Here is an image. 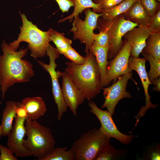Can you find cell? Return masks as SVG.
Wrapping results in <instances>:
<instances>
[{
	"mask_svg": "<svg viewBox=\"0 0 160 160\" xmlns=\"http://www.w3.org/2000/svg\"><path fill=\"white\" fill-rule=\"evenodd\" d=\"M1 47L3 54L0 55V89L3 100L10 87L16 83L29 81L34 72L32 63L23 59L27 54V48L16 51L4 40Z\"/></svg>",
	"mask_w": 160,
	"mask_h": 160,
	"instance_id": "1",
	"label": "cell"
},
{
	"mask_svg": "<svg viewBox=\"0 0 160 160\" xmlns=\"http://www.w3.org/2000/svg\"><path fill=\"white\" fill-rule=\"evenodd\" d=\"M84 63L81 64L67 62L65 71L90 101L100 92V74L95 57L91 51L86 53Z\"/></svg>",
	"mask_w": 160,
	"mask_h": 160,
	"instance_id": "2",
	"label": "cell"
},
{
	"mask_svg": "<svg viewBox=\"0 0 160 160\" xmlns=\"http://www.w3.org/2000/svg\"><path fill=\"white\" fill-rule=\"evenodd\" d=\"M25 126L27 138L24 140L23 145L32 156L41 160L55 147L56 141L52 131L36 120L27 118Z\"/></svg>",
	"mask_w": 160,
	"mask_h": 160,
	"instance_id": "3",
	"label": "cell"
},
{
	"mask_svg": "<svg viewBox=\"0 0 160 160\" xmlns=\"http://www.w3.org/2000/svg\"><path fill=\"white\" fill-rule=\"evenodd\" d=\"M20 13L22 22L20 33L17 39L9 43V46L16 51L20 43L25 42L28 44L27 48L30 50L33 58L36 59L44 56L50 41L49 30L46 31L41 30L29 21L25 14Z\"/></svg>",
	"mask_w": 160,
	"mask_h": 160,
	"instance_id": "4",
	"label": "cell"
},
{
	"mask_svg": "<svg viewBox=\"0 0 160 160\" xmlns=\"http://www.w3.org/2000/svg\"><path fill=\"white\" fill-rule=\"evenodd\" d=\"M110 138L100 129H91L81 135L73 143L75 160H95L101 151L110 143Z\"/></svg>",
	"mask_w": 160,
	"mask_h": 160,
	"instance_id": "5",
	"label": "cell"
},
{
	"mask_svg": "<svg viewBox=\"0 0 160 160\" xmlns=\"http://www.w3.org/2000/svg\"><path fill=\"white\" fill-rule=\"evenodd\" d=\"M138 26L136 23L126 19L124 14L111 20L98 19L97 27L99 31L105 32L109 37L108 59H113L120 51L123 46L122 39L125 34Z\"/></svg>",
	"mask_w": 160,
	"mask_h": 160,
	"instance_id": "6",
	"label": "cell"
},
{
	"mask_svg": "<svg viewBox=\"0 0 160 160\" xmlns=\"http://www.w3.org/2000/svg\"><path fill=\"white\" fill-rule=\"evenodd\" d=\"M46 54L49 57V64L37 60L39 64L49 74L51 79L52 92L55 103L57 108V118L60 121L64 114L67 111V106L62 95L61 89L59 82V79L62 77L63 72L59 70L56 71L57 65L56 60L59 57L60 53L57 50L49 44Z\"/></svg>",
	"mask_w": 160,
	"mask_h": 160,
	"instance_id": "7",
	"label": "cell"
},
{
	"mask_svg": "<svg viewBox=\"0 0 160 160\" xmlns=\"http://www.w3.org/2000/svg\"><path fill=\"white\" fill-rule=\"evenodd\" d=\"M84 11V19L82 20L79 16L74 19L70 31L73 33L74 40H78L81 43L85 44V52L87 53L91 50L93 41L92 36L94 30L97 27L98 19L103 14L95 12L90 8Z\"/></svg>",
	"mask_w": 160,
	"mask_h": 160,
	"instance_id": "8",
	"label": "cell"
},
{
	"mask_svg": "<svg viewBox=\"0 0 160 160\" xmlns=\"http://www.w3.org/2000/svg\"><path fill=\"white\" fill-rule=\"evenodd\" d=\"M132 73L124 74L119 77L118 80L111 86L103 87L105 101L101 107L106 108L112 115L114 113L115 107L119 102L124 98H131V94L126 91L128 81L132 79Z\"/></svg>",
	"mask_w": 160,
	"mask_h": 160,
	"instance_id": "9",
	"label": "cell"
},
{
	"mask_svg": "<svg viewBox=\"0 0 160 160\" xmlns=\"http://www.w3.org/2000/svg\"><path fill=\"white\" fill-rule=\"evenodd\" d=\"M88 105L90 112L99 120L101 124L99 129L103 134L110 138H115L124 144H128L132 141L135 136L125 135L120 132L113 119L112 116L107 110L100 108L95 102L91 100L89 101Z\"/></svg>",
	"mask_w": 160,
	"mask_h": 160,
	"instance_id": "10",
	"label": "cell"
},
{
	"mask_svg": "<svg viewBox=\"0 0 160 160\" xmlns=\"http://www.w3.org/2000/svg\"><path fill=\"white\" fill-rule=\"evenodd\" d=\"M132 46L130 42L125 40L117 54L108 63L106 74L108 84L115 82L120 76L131 73L129 67V59L131 55Z\"/></svg>",
	"mask_w": 160,
	"mask_h": 160,
	"instance_id": "11",
	"label": "cell"
},
{
	"mask_svg": "<svg viewBox=\"0 0 160 160\" xmlns=\"http://www.w3.org/2000/svg\"><path fill=\"white\" fill-rule=\"evenodd\" d=\"M26 118H20L16 115L14 125L8 135L7 146L17 157H25L32 156L23 145L26 135L25 122Z\"/></svg>",
	"mask_w": 160,
	"mask_h": 160,
	"instance_id": "12",
	"label": "cell"
},
{
	"mask_svg": "<svg viewBox=\"0 0 160 160\" xmlns=\"http://www.w3.org/2000/svg\"><path fill=\"white\" fill-rule=\"evenodd\" d=\"M61 91L65 103L75 116L77 109L86 99L83 93L65 71L63 72Z\"/></svg>",
	"mask_w": 160,
	"mask_h": 160,
	"instance_id": "13",
	"label": "cell"
},
{
	"mask_svg": "<svg viewBox=\"0 0 160 160\" xmlns=\"http://www.w3.org/2000/svg\"><path fill=\"white\" fill-rule=\"evenodd\" d=\"M146 59L145 58L135 57L130 56L129 60V67L132 71L134 70L138 74L143 87L145 96V105L142 107L135 117L137 124L140 119L145 115L146 112L149 108H156L158 104L154 105L150 101L151 97L148 93V87L152 83L150 81L145 69V64Z\"/></svg>",
	"mask_w": 160,
	"mask_h": 160,
	"instance_id": "14",
	"label": "cell"
},
{
	"mask_svg": "<svg viewBox=\"0 0 160 160\" xmlns=\"http://www.w3.org/2000/svg\"><path fill=\"white\" fill-rule=\"evenodd\" d=\"M153 32L147 26H138L128 31L124 36L125 40L131 44V56L138 57L146 46V41Z\"/></svg>",
	"mask_w": 160,
	"mask_h": 160,
	"instance_id": "15",
	"label": "cell"
},
{
	"mask_svg": "<svg viewBox=\"0 0 160 160\" xmlns=\"http://www.w3.org/2000/svg\"><path fill=\"white\" fill-rule=\"evenodd\" d=\"M109 47H103L93 41L91 51L95 56L100 74L101 86L102 88L108 85L106 69L108 64V61Z\"/></svg>",
	"mask_w": 160,
	"mask_h": 160,
	"instance_id": "16",
	"label": "cell"
},
{
	"mask_svg": "<svg viewBox=\"0 0 160 160\" xmlns=\"http://www.w3.org/2000/svg\"><path fill=\"white\" fill-rule=\"evenodd\" d=\"M27 112V119L36 120L44 116L47 111L46 103L39 97H26L21 102Z\"/></svg>",
	"mask_w": 160,
	"mask_h": 160,
	"instance_id": "17",
	"label": "cell"
},
{
	"mask_svg": "<svg viewBox=\"0 0 160 160\" xmlns=\"http://www.w3.org/2000/svg\"><path fill=\"white\" fill-rule=\"evenodd\" d=\"M124 14L126 19L136 23L138 26H147L151 18L139 0Z\"/></svg>",
	"mask_w": 160,
	"mask_h": 160,
	"instance_id": "18",
	"label": "cell"
},
{
	"mask_svg": "<svg viewBox=\"0 0 160 160\" xmlns=\"http://www.w3.org/2000/svg\"><path fill=\"white\" fill-rule=\"evenodd\" d=\"M18 102L7 101L2 113L1 124L2 129L3 136H7L12 127L13 120L16 115V110Z\"/></svg>",
	"mask_w": 160,
	"mask_h": 160,
	"instance_id": "19",
	"label": "cell"
},
{
	"mask_svg": "<svg viewBox=\"0 0 160 160\" xmlns=\"http://www.w3.org/2000/svg\"><path fill=\"white\" fill-rule=\"evenodd\" d=\"M74 9L70 15L60 20L59 22L62 23L67 20L71 22L73 19L76 18L85 9L92 8L93 11L100 13V9L99 4L95 3L93 0H74Z\"/></svg>",
	"mask_w": 160,
	"mask_h": 160,
	"instance_id": "20",
	"label": "cell"
},
{
	"mask_svg": "<svg viewBox=\"0 0 160 160\" xmlns=\"http://www.w3.org/2000/svg\"><path fill=\"white\" fill-rule=\"evenodd\" d=\"M138 0H124L116 6L110 8L102 10L101 17L106 20H111L127 12L133 3Z\"/></svg>",
	"mask_w": 160,
	"mask_h": 160,
	"instance_id": "21",
	"label": "cell"
},
{
	"mask_svg": "<svg viewBox=\"0 0 160 160\" xmlns=\"http://www.w3.org/2000/svg\"><path fill=\"white\" fill-rule=\"evenodd\" d=\"M50 41L54 44L60 54H63L69 47L71 46L72 41L65 36V34L52 29H49Z\"/></svg>",
	"mask_w": 160,
	"mask_h": 160,
	"instance_id": "22",
	"label": "cell"
},
{
	"mask_svg": "<svg viewBox=\"0 0 160 160\" xmlns=\"http://www.w3.org/2000/svg\"><path fill=\"white\" fill-rule=\"evenodd\" d=\"M142 53L150 54L155 59L160 60V32L153 33L149 36Z\"/></svg>",
	"mask_w": 160,
	"mask_h": 160,
	"instance_id": "23",
	"label": "cell"
},
{
	"mask_svg": "<svg viewBox=\"0 0 160 160\" xmlns=\"http://www.w3.org/2000/svg\"><path fill=\"white\" fill-rule=\"evenodd\" d=\"M41 160H75L74 153L71 148L66 147H55Z\"/></svg>",
	"mask_w": 160,
	"mask_h": 160,
	"instance_id": "24",
	"label": "cell"
},
{
	"mask_svg": "<svg viewBox=\"0 0 160 160\" xmlns=\"http://www.w3.org/2000/svg\"><path fill=\"white\" fill-rule=\"evenodd\" d=\"M142 55L149 63L150 68L148 75L150 81L151 82L160 76V60L155 59L149 54L142 53Z\"/></svg>",
	"mask_w": 160,
	"mask_h": 160,
	"instance_id": "25",
	"label": "cell"
},
{
	"mask_svg": "<svg viewBox=\"0 0 160 160\" xmlns=\"http://www.w3.org/2000/svg\"><path fill=\"white\" fill-rule=\"evenodd\" d=\"M120 152L110 144L104 147L99 152L95 160H110L116 159Z\"/></svg>",
	"mask_w": 160,
	"mask_h": 160,
	"instance_id": "26",
	"label": "cell"
},
{
	"mask_svg": "<svg viewBox=\"0 0 160 160\" xmlns=\"http://www.w3.org/2000/svg\"><path fill=\"white\" fill-rule=\"evenodd\" d=\"M63 55L75 64H82L85 60V57L80 55L71 46L69 47Z\"/></svg>",
	"mask_w": 160,
	"mask_h": 160,
	"instance_id": "27",
	"label": "cell"
},
{
	"mask_svg": "<svg viewBox=\"0 0 160 160\" xmlns=\"http://www.w3.org/2000/svg\"><path fill=\"white\" fill-rule=\"evenodd\" d=\"M139 0L150 17L160 9L159 4L156 0Z\"/></svg>",
	"mask_w": 160,
	"mask_h": 160,
	"instance_id": "28",
	"label": "cell"
},
{
	"mask_svg": "<svg viewBox=\"0 0 160 160\" xmlns=\"http://www.w3.org/2000/svg\"><path fill=\"white\" fill-rule=\"evenodd\" d=\"M97 34L94 33L92 35V39L98 45L103 47H109V39L107 33L103 31H99Z\"/></svg>",
	"mask_w": 160,
	"mask_h": 160,
	"instance_id": "29",
	"label": "cell"
},
{
	"mask_svg": "<svg viewBox=\"0 0 160 160\" xmlns=\"http://www.w3.org/2000/svg\"><path fill=\"white\" fill-rule=\"evenodd\" d=\"M153 33L160 32V10L158 11L151 17L149 23L147 26Z\"/></svg>",
	"mask_w": 160,
	"mask_h": 160,
	"instance_id": "30",
	"label": "cell"
},
{
	"mask_svg": "<svg viewBox=\"0 0 160 160\" xmlns=\"http://www.w3.org/2000/svg\"><path fill=\"white\" fill-rule=\"evenodd\" d=\"M0 160H17V158L8 148L0 143Z\"/></svg>",
	"mask_w": 160,
	"mask_h": 160,
	"instance_id": "31",
	"label": "cell"
},
{
	"mask_svg": "<svg viewBox=\"0 0 160 160\" xmlns=\"http://www.w3.org/2000/svg\"><path fill=\"white\" fill-rule=\"evenodd\" d=\"M124 0H98L96 4H99L101 10L112 7L119 4Z\"/></svg>",
	"mask_w": 160,
	"mask_h": 160,
	"instance_id": "32",
	"label": "cell"
},
{
	"mask_svg": "<svg viewBox=\"0 0 160 160\" xmlns=\"http://www.w3.org/2000/svg\"><path fill=\"white\" fill-rule=\"evenodd\" d=\"M60 9L63 13L68 12L69 9L74 5V0H55Z\"/></svg>",
	"mask_w": 160,
	"mask_h": 160,
	"instance_id": "33",
	"label": "cell"
},
{
	"mask_svg": "<svg viewBox=\"0 0 160 160\" xmlns=\"http://www.w3.org/2000/svg\"><path fill=\"white\" fill-rule=\"evenodd\" d=\"M16 116L20 118H27V113L25 107L21 102H18V106L16 110Z\"/></svg>",
	"mask_w": 160,
	"mask_h": 160,
	"instance_id": "34",
	"label": "cell"
},
{
	"mask_svg": "<svg viewBox=\"0 0 160 160\" xmlns=\"http://www.w3.org/2000/svg\"><path fill=\"white\" fill-rule=\"evenodd\" d=\"M152 84L154 85L153 88V90L158 92H160V77H159L158 78L153 81L151 82Z\"/></svg>",
	"mask_w": 160,
	"mask_h": 160,
	"instance_id": "35",
	"label": "cell"
},
{
	"mask_svg": "<svg viewBox=\"0 0 160 160\" xmlns=\"http://www.w3.org/2000/svg\"><path fill=\"white\" fill-rule=\"evenodd\" d=\"M160 154L158 151H155L152 153L151 156L152 160H160Z\"/></svg>",
	"mask_w": 160,
	"mask_h": 160,
	"instance_id": "36",
	"label": "cell"
},
{
	"mask_svg": "<svg viewBox=\"0 0 160 160\" xmlns=\"http://www.w3.org/2000/svg\"><path fill=\"white\" fill-rule=\"evenodd\" d=\"M3 136V131L2 127L1 125H0V138L1 137Z\"/></svg>",
	"mask_w": 160,
	"mask_h": 160,
	"instance_id": "37",
	"label": "cell"
},
{
	"mask_svg": "<svg viewBox=\"0 0 160 160\" xmlns=\"http://www.w3.org/2000/svg\"><path fill=\"white\" fill-rule=\"evenodd\" d=\"M93 1H94L95 3H97V2L98 0H93Z\"/></svg>",
	"mask_w": 160,
	"mask_h": 160,
	"instance_id": "38",
	"label": "cell"
},
{
	"mask_svg": "<svg viewBox=\"0 0 160 160\" xmlns=\"http://www.w3.org/2000/svg\"><path fill=\"white\" fill-rule=\"evenodd\" d=\"M158 2H160V0H156Z\"/></svg>",
	"mask_w": 160,
	"mask_h": 160,
	"instance_id": "39",
	"label": "cell"
}]
</instances>
